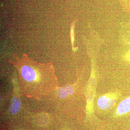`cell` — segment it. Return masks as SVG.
Listing matches in <instances>:
<instances>
[{
	"instance_id": "6",
	"label": "cell",
	"mask_w": 130,
	"mask_h": 130,
	"mask_svg": "<svg viewBox=\"0 0 130 130\" xmlns=\"http://www.w3.org/2000/svg\"><path fill=\"white\" fill-rule=\"evenodd\" d=\"M125 58L126 60L130 63V50L126 54Z\"/></svg>"
},
{
	"instance_id": "3",
	"label": "cell",
	"mask_w": 130,
	"mask_h": 130,
	"mask_svg": "<svg viewBox=\"0 0 130 130\" xmlns=\"http://www.w3.org/2000/svg\"><path fill=\"white\" fill-rule=\"evenodd\" d=\"M130 111V96L123 100L119 105L117 109V114L121 115Z\"/></svg>"
},
{
	"instance_id": "5",
	"label": "cell",
	"mask_w": 130,
	"mask_h": 130,
	"mask_svg": "<svg viewBox=\"0 0 130 130\" xmlns=\"http://www.w3.org/2000/svg\"><path fill=\"white\" fill-rule=\"evenodd\" d=\"M20 107V101L18 97H14L12 99L10 107V111L13 114L17 113Z\"/></svg>"
},
{
	"instance_id": "1",
	"label": "cell",
	"mask_w": 130,
	"mask_h": 130,
	"mask_svg": "<svg viewBox=\"0 0 130 130\" xmlns=\"http://www.w3.org/2000/svg\"><path fill=\"white\" fill-rule=\"evenodd\" d=\"M116 97L115 94H107L100 97L98 101V106L102 109H109L113 106Z\"/></svg>"
},
{
	"instance_id": "4",
	"label": "cell",
	"mask_w": 130,
	"mask_h": 130,
	"mask_svg": "<svg viewBox=\"0 0 130 130\" xmlns=\"http://www.w3.org/2000/svg\"><path fill=\"white\" fill-rule=\"evenodd\" d=\"M74 88L71 85H67L61 88L58 91V95L61 98H64L69 95H72L74 93Z\"/></svg>"
},
{
	"instance_id": "2",
	"label": "cell",
	"mask_w": 130,
	"mask_h": 130,
	"mask_svg": "<svg viewBox=\"0 0 130 130\" xmlns=\"http://www.w3.org/2000/svg\"><path fill=\"white\" fill-rule=\"evenodd\" d=\"M22 77L26 81L31 82L37 80L38 73L36 70L29 65L23 66L21 70Z\"/></svg>"
}]
</instances>
